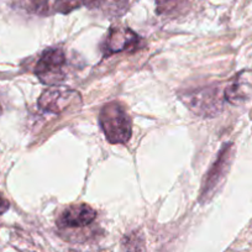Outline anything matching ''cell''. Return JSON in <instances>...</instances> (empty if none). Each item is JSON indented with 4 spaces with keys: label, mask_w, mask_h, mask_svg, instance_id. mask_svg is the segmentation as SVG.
Masks as SVG:
<instances>
[{
    "label": "cell",
    "mask_w": 252,
    "mask_h": 252,
    "mask_svg": "<svg viewBox=\"0 0 252 252\" xmlns=\"http://www.w3.org/2000/svg\"><path fill=\"white\" fill-rule=\"evenodd\" d=\"M99 123L110 144H126L131 137V119L118 101H111L101 108Z\"/></svg>",
    "instance_id": "obj_1"
},
{
    "label": "cell",
    "mask_w": 252,
    "mask_h": 252,
    "mask_svg": "<svg viewBox=\"0 0 252 252\" xmlns=\"http://www.w3.org/2000/svg\"><path fill=\"white\" fill-rule=\"evenodd\" d=\"M224 99L217 87H203L187 92L182 96V100L189 110L203 118H213L219 114L222 109Z\"/></svg>",
    "instance_id": "obj_2"
},
{
    "label": "cell",
    "mask_w": 252,
    "mask_h": 252,
    "mask_svg": "<svg viewBox=\"0 0 252 252\" xmlns=\"http://www.w3.org/2000/svg\"><path fill=\"white\" fill-rule=\"evenodd\" d=\"M66 55L61 48H50L45 51L35 67V73L42 83L57 86L64 79L63 68L66 66Z\"/></svg>",
    "instance_id": "obj_3"
},
{
    "label": "cell",
    "mask_w": 252,
    "mask_h": 252,
    "mask_svg": "<svg viewBox=\"0 0 252 252\" xmlns=\"http://www.w3.org/2000/svg\"><path fill=\"white\" fill-rule=\"evenodd\" d=\"M77 104H81V95L78 92L67 87L51 86L38 98V106L52 114H61Z\"/></svg>",
    "instance_id": "obj_4"
},
{
    "label": "cell",
    "mask_w": 252,
    "mask_h": 252,
    "mask_svg": "<svg viewBox=\"0 0 252 252\" xmlns=\"http://www.w3.org/2000/svg\"><path fill=\"white\" fill-rule=\"evenodd\" d=\"M139 43L140 37L129 28L113 26L104 42V55L109 56L123 51H134L139 47Z\"/></svg>",
    "instance_id": "obj_5"
},
{
    "label": "cell",
    "mask_w": 252,
    "mask_h": 252,
    "mask_svg": "<svg viewBox=\"0 0 252 252\" xmlns=\"http://www.w3.org/2000/svg\"><path fill=\"white\" fill-rule=\"evenodd\" d=\"M231 145H226L219 154L217 162L213 164L212 169L207 174V178H205L204 186L202 189V199L207 200L214 193L215 188L219 186L220 181L224 178L226 169L230 166V161H231Z\"/></svg>",
    "instance_id": "obj_6"
},
{
    "label": "cell",
    "mask_w": 252,
    "mask_h": 252,
    "mask_svg": "<svg viewBox=\"0 0 252 252\" xmlns=\"http://www.w3.org/2000/svg\"><path fill=\"white\" fill-rule=\"evenodd\" d=\"M224 98L229 103L239 105L252 98V72H241L224 91Z\"/></svg>",
    "instance_id": "obj_7"
},
{
    "label": "cell",
    "mask_w": 252,
    "mask_h": 252,
    "mask_svg": "<svg viewBox=\"0 0 252 252\" xmlns=\"http://www.w3.org/2000/svg\"><path fill=\"white\" fill-rule=\"evenodd\" d=\"M95 217V210L89 205H71L61 215L60 225L64 227H83L94 221Z\"/></svg>",
    "instance_id": "obj_8"
},
{
    "label": "cell",
    "mask_w": 252,
    "mask_h": 252,
    "mask_svg": "<svg viewBox=\"0 0 252 252\" xmlns=\"http://www.w3.org/2000/svg\"><path fill=\"white\" fill-rule=\"evenodd\" d=\"M91 10H95L106 18H120L129 9V0H87Z\"/></svg>",
    "instance_id": "obj_9"
},
{
    "label": "cell",
    "mask_w": 252,
    "mask_h": 252,
    "mask_svg": "<svg viewBox=\"0 0 252 252\" xmlns=\"http://www.w3.org/2000/svg\"><path fill=\"white\" fill-rule=\"evenodd\" d=\"M86 3L87 0H52V13L69 14Z\"/></svg>",
    "instance_id": "obj_10"
},
{
    "label": "cell",
    "mask_w": 252,
    "mask_h": 252,
    "mask_svg": "<svg viewBox=\"0 0 252 252\" xmlns=\"http://www.w3.org/2000/svg\"><path fill=\"white\" fill-rule=\"evenodd\" d=\"M188 0H156L157 13L161 15H169L183 8Z\"/></svg>",
    "instance_id": "obj_11"
},
{
    "label": "cell",
    "mask_w": 252,
    "mask_h": 252,
    "mask_svg": "<svg viewBox=\"0 0 252 252\" xmlns=\"http://www.w3.org/2000/svg\"><path fill=\"white\" fill-rule=\"evenodd\" d=\"M9 207H10V205H9L8 200H6L3 195L0 194V215L4 214L5 212H8Z\"/></svg>",
    "instance_id": "obj_12"
}]
</instances>
